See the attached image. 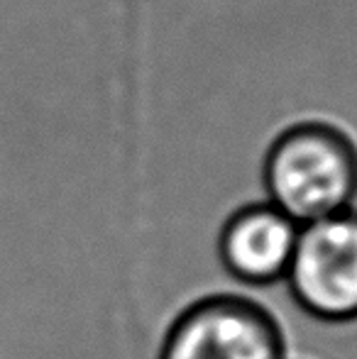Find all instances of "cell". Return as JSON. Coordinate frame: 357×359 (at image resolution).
Instances as JSON below:
<instances>
[{"label": "cell", "mask_w": 357, "mask_h": 359, "mask_svg": "<svg viewBox=\"0 0 357 359\" xmlns=\"http://www.w3.org/2000/svg\"><path fill=\"white\" fill-rule=\"evenodd\" d=\"M262 179L269 203L299 225L343 213L357 203V144L330 123H296L269 144Z\"/></svg>", "instance_id": "obj_1"}, {"label": "cell", "mask_w": 357, "mask_h": 359, "mask_svg": "<svg viewBox=\"0 0 357 359\" xmlns=\"http://www.w3.org/2000/svg\"><path fill=\"white\" fill-rule=\"evenodd\" d=\"M281 320L262 301L243 293H206L172 318L157 359H286Z\"/></svg>", "instance_id": "obj_2"}, {"label": "cell", "mask_w": 357, "mask_h": 359, "mask_svg": "<svg viewBox=\"0 0 357 359\" xmlns=\"http://www.w3.org/2000/svg\"><path fill=\"white\" fill-rule=\"evenodd\" d=\"M284 284L304 316L357 323V208L301 225Z\"/></svg>", "instance_id": "obj_3"}, {"label": "cell", "mask_w": 357, "mask_h": 359, "mask_svg": "<svg viewBox=\"0 0 357 359\" xmlns=\"http://www.w3.org/2000/svg\"><path fill=\"white\" fill-rule=\"evenodd\" d=\"M301 225L262 201L228 215L218 232V262L240 286L284 284Z\"/></svg>", "instance_id": "obj_4"}, {"label": "cell", "mask_w": 357, "mask_h": 359, "mask_svg": "<svg viewBox=\"0 0 357 359\" xmlns=\"http://www.w3.org/2000/svg\"><path fill=\"white\" fill-rule=\"evenodd\" d=\"M286 359H294V357H286Z\"/></svg>", "instance_id": "obj_5"}]
</instances>
